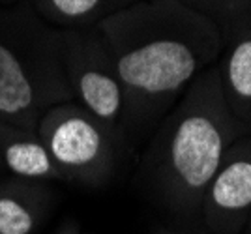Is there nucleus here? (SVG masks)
<instances>
[{"label":"nucleus","instance_id":"obj_17","mask_svg":"<svg viewBox=\"0 0 251 234\" xmlns=\"http://www.w3.org/2000/svg\"><path fill=\"white\" fill-rule=\"evenodd\" d=\"M81 234H83V233H81Z\"/></svg>","mask_w":251,"mask_h":234},{"label":"nucleus","instance_id":"obj_11","mask_svg":"<svg viewBox=\"0 0 251 234\" xmlns=\"http://www.w3.org/2000/svg\"><path fill=\"white\" fill-rule=\"evenodd\" d=\"M182 2L216 23L221 32L234 19L251 11V0H182Z\"/></svg>","mask_w":251,"mask_h":234},{"label":"nucleus","instance_id":"obj_5","mask_svg":"<svg viewBox=\"0 0 251 234\" xmlns=\"http://www.w3.org/2000/svg\"><path fill=\"white\" fill-rule=\"evenodd\" d=\"M62 66L75 101L126 137L124 88L98 26L62 30Z\"/></svg>","mask_w":251,"mask_h":234},{"label":"nucleus","instance_id":"obj_9","mask_svg":"<svg viewBox=\"0 0 251 234\" xmlns=\"http://www.w3.org/2000/svg\"><path fill=\"white\" fill-rule=\"evenodd\" d=\"M0 160L10 176L38 182L62 180V174L38 133L4 120H0Z\"/></svg>","mask_w":251,"mask_h":234},{"label":"nucleus","instance_id":"obj_14","mask_svg":"<svg viewBox=\"0 0 251 234\" xmlns=\"http://www.w3.org/2000/svg\"><path fill=\"white\" fill-rule=\"evenodd\" d=\"M152 234H176V233H173V231H154Z\"/></svg>","mask_w":251,"mask_h":234},{"label":"nucleus","instance_id":"obj_8","mask_svg":"<svg viewBox=\"0 0 251 234\" xmlns=\"http://www.w3.org/2000/svg\"><path fill=\"white\" fill-rule=\"evenodd\" d=\"M52 208L49 182L0 180V234H36Z\"/></svg>","mask_w":251,"mask_h":234},{"label":"nucleus","instance_id":"obj_3","mask_svg":"<svg viewBox=\"0 0 251 234\" xmlns=\"http://www.w3.org/2000/svg\"><path fill=\"white\" fill-rule=\"evenodd\" d=\"M62 66V30L30 2L0 6V120L36 131L43 113L74 101Z\"/></svg>","mask_w":251,"mask_h":234},{"label":"nucleus","instance_id":"obj_1","mask_svg":"<svg viewBox=\"0 0 251 234\" xmlns=\"http://www.w3.org/2000/svg\"><path fill=\"white\" fill-rule=\"evenodd\" d=\"M126 94L131 148L150 139L191 83L218 64L223 32L182 0H141L98 24Z\"/></svg>","mask_w":251,"mask_h":234},{"label":"nucleus","instance_id":"obj_7","mask_svg":"<svg viewBox=\"0 0 251 234\" xmlns=\"http://www.w3.org/2000/svg\"><path fill=\"white\" fill-rule=\"evenodd\" d=\"M223 42L218 60L221 88L232 115L251 133V11L223 30Z\"/></svg>","mask_w":251,"mask_h":234},{"label":"nucleus","instance_id":"obj_2","mask_svg":"<svg viewBox=\"0 0 251 234\" xmlns=\"http://www.w3.org/2000/svg\"><path fill=\"white\" fill-rule=\"evenodd\" d=\"M221 88L218 64L201 73L150 135L137 182L161 210L201 221L210 182L230 146L246 137Z\"/></svg>","mask_w":251,"mask_h":234},{"label":"nucleus","instance_id":"obj_4","mask_svg":"<svg viewBox=\"0 0 251 234\" xmlns=\"http://www.w3.org/2000/svg\"><path fill=\"white\" fill-rule=\"evenodd\" d=\"M64 182L103 187L115 178L120 160L131 150L127 139L77 101L52 105L36 128Z\"/></svg>","mask_w":251,"mask_h":234},{"label":"nucleus","instance_id":"obj_6","mask_svg":"<svg viewBox=\"0 0 251 234\" xmlns=\"http://www.w3.org/2000/svg\"><path fill=\"white\" fill-rule=\"evenodd\" d=\"M251 217V137L238 139L210 182L201 223L210 234H242Z\"/></svg>","mask_w":251,"mask_h":234},{"label":"nucleus","instance_id":"obj_13","mask_svg":"<svg viewBox=\"0 0 251 234\" xmlns=\"http://www.w3.org/2000/svg\"><path fill=\"white\" fill-rule=\"evenodd\" d=\"M28 0H0V6H15V4H23Z\"/></svg>","mask_w":251,"mask_h":234},{"label":"nucleus","instance_id":"obj_10","mask_svg":"<svg viewBox=\"0 0 251 234\" xmlns=\"http://www.w3.org/2000/svg\"><path fill=\"white\" fill-rule=\"evenodd\" d=\"M45 23L58 30L94 28L141 0H28Z\"/></svg>","mask_w":251,"mask_h":234},{"label":"nucleus","instance_id":"obj_18","mask_svg":"<svg viewBox=\"0 0 251 234\" xmlns=\"http://www.w3.org/2000/svg\"><path fill=\"white\" fill-rule=\"evenodd\" d=\"M244 234H246V233H244Z\"/></svg>","mask_w":251,"mask_h":234},{"label":"nucleus","instance_id":"obj_16","mask_svg":"<svg viewBox=\"0 0 251 234\" xmlns=\"http://www.w3.org/2000/svg\"><path fill=\"white\" fill-rule=\"evenodd\" d=\"M2 172H6V170H4V165H2V160H0V174H2Z\"/></svg>","mask_w":251,"mask_h":234},{"label":"nucleus","instance_id":"obj_12","mask_svg":"<svg viewBox=\"0 0 251 234\" xmlns=\"http://www.w3.org/2000/svg\"><path fill=\"white\" fill-rule=\"evenodd\" d=\"M54 234H81V229H79V225L75 223V221H68V223H64Z\"/></svg>","mask_w":251,"mask_h":234},{"label":"nucleus","instance_id":"obj_15","mask_svg":"<svg viewBox=\"0 0 251 234\" xmlns=\"http://www.w3.org/2000/svg\"><path fill=\"white\" fill-rule=\"evenodd\" d=\"M246 234H251V217H250V223H248V227H246V231H244ZM242 233V234H244Z\"/></svg>","mask_w":251,"mask_h":234}]
</instances>
